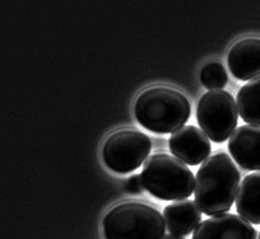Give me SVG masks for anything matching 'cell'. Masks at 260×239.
<instances>
[{
    "instance_id": "obj_1",
    "label": "cell",
    "mask_w": 260,
    "mask_h": 239,
    "mask_svg": "<svg viewBox=\"0 0 260 239\" xmlns=\"http://www.w3.org/2000/svg\"><path fill=\"white\" fill-rule=\"evenodd\" d=\"M240 172L225 152L208 157L194 178V203L206 216L214 217L230 211L237 200Z\"/></svg>"
},
{
    "instance_id": "obj_2",
    "label": "cell",
    "mask_w": 260,
    "mask_h": 239,
    "mask_svg": "<svg viewBox=\"0 0 260 239\" xmlns=\"http://www.w3.org/2000/svg\"><path fill=\"white\" fill-rule=\"evenodd\" d=\"M134 113L138 123L146 130L168 134L181 129L191 115L188 98L170 87L146 89L135 102Z\"/></svg>"
},
{
    "instance_id": "obj_3",
    "label": "cell",
    "mask_w": 260,
    "mask_h": 239,
    "mask_svg": "<svg viewBox=\"0 0 260 239\" xmlns=\"http://www.w3.org/2000/svg\"><path fill=\"white\" fill-rule=\"evenodd\" d=\"M106 239H162L166 219L147 203L128 201L110 209L102 221Z\"/></svg>"
},
{
    "instance_id": "obj_4",
    "label": "cell",
    "mask_w": 260,
    "mask_h": 239,
    "mask_svg": "<svg viewBox=\"0 0 260 239\" xmlns=\"http://www.w3.org/2000/svg\"><path fill=\"white\" fill-rule=\"evenodd\" d=\"M145 190L162 201H181L194 191V176L186 164L168 153H155L144 164Z\"/></svg>"
},
{
    "instance_id": "obj_5",
    "label": "cell",
    "mask_w": 260,
    "mask_h": 239,
    "mask_svg": "<svg viewBox=\"0 0 260 239\" xmlns=\"http://www.w3.org/2000/svg\"><path fill=\"white\" fill-rule=\"evenodd\" d=\"M238 105L231 93L223 89L206 92L199 99L196 118L202 131L216 143L226 141L238 126Z\"/></svg>"
},
{
    "instance_id": "obj_6",
    "label": "cell",
    "mask_w": 260,
    "mask_h": 239,
    "mask_svg": "<svg viewBox=\"0 0 260 239\" xmlns=\"http://www.w3.org/2000/svg\"><path fill=\"white\" fill-rule=\"evenodd\" d=\"M152 150V140L138 130H119L107 138L102 147L106 166L118 174H128L143 165Z\"/></svg>"
},
{
    "instance_id": "obj_7",
    "label": "cell",
    "mask_w": 260,
    "mask_h": 239,
    "mask_svg": "<svg viewBox=\"0 0 260 239\" xmlns=\"http://www.w3.org/2000/svg\"><path fill=\"white\" fill-rule=\"evenodd\" d=\"M169 148L172 155L188 166H197L208 158L212 144L208 137L194 126H184L171 134Z\"/></svg>"
},
{
    "instance_id": "obj_8",
    "label": "cell",
    "mask_w": 260,
    "mask_h": 239,
    "mask_svg": "<svg viewBox=\"0 0 260 239\" xmlns=\"http://www.w3.org/2000/svg\"><path fill=\"white\" fill-rule=\"evenodd\" d=\"M251 223L233 213L214 216L199 223L191 239H256Z\"/></svg>"
},
{
    "instance_id": "obj_9",
    "label": "cell",
    "mask_w": 260,
    "mask_h": 239,
    "mask_svg": "<svg viewBox=\"0 0 260 239\" xmlns=\"http://www.w3.org/2000/svg\"><path fill=\"white\" fill-rule=\"evenodd\" d=\"M228 148L240 167L260 172V127H239L230 137Z\"/></svg>"
},
{
    "instance_id": "obj_10",
    "label": "cell",
    "mask_w": 260,
    "mask_h": 239,
    "mask_svg": "<svg viewBox=\"0 0 260 239\" xmlns=\"http://www.w3.org/2000/svg\"><path fill=\"white\" fill-rule=\"evenodd\" d=\"M229 69L238 81L260 77V38L249 37L237 42L228 54Z\"/></svg>"
},
{
    "instance_id": "obj_11",
    "label": "cell",
    "mask_w": 260,
    "mask_h": 239,
    "mask_svg": "<svg viewBox=\"0 0 260 239\" xmlns=\"http://www.w3.org/2000/svg\"><path fill=\"white\" fill-rule=\"evenodd\" d=\"M163 217L170 233L188 236L202 221V211L191 200H181L169 204L163 210Z\"/></svg>"
},
{
    "instance_id": "obj_12",
    "label": "cell",
    "mask_w": 260,
    "mask_h": 239,
    "mask_svg": "<svg viewBox=\"0 0 260 239\" xmlns=\"http://www.w3.org/2000/svg\"><path fill=\"white\" fill-rule=\"evenodd\" d=\"M237 211L244 220L260 225V172L244 176L239 187Z\"/></svg>"
},
{
    "instance_id": "obj_13",
    "label": "cell",
    "mask_w": 260,
    "mask_h": 239,
    "mask_svg": "<svg viewBox=\"0 0 260 239\" xmlns=\"http://www.w3.org/2000/svg\"><path fill=\"white\" fill-rule=\"evenodd\" d=\"M239 115L249 126L260 127V77L244 85L238 92Z\"/></svg>"
},
{
    "instance_id": "obj_14",
    "label": "cell",
    "mask_w": 260,
    "mask_h": 239,
    "mask_svg": "<svg viewBox=\"0 0 260 239\" xmlns=\"http://www.w3.org/2000/svg\"><path fill=\"white\" fill-rule=\"evenodd\" d=\"M229 81L228 72L218 62H211L205 66L201 71V82L205 87L211 89H222L226 86Z\"/></svg>"
},
{
    "instance_id": "obj_15",
    "label": "cell",
    "mask_w": 260,
    "mask_h": 239,
    "mask_svg": "<svg viewBox=\"0 0 260 239\" xmlns=\"http://www.w3.org/2000/svg\"><path fill=\"white\" fill-rule=\"evenodd\" d=\"M123 186L126 192L132 194V195H138V194H142L145 188L141 175H137V174L128 177L126 181H124Z\"/></svg>"
},
{
    "instance_id": "obj_16",
    "label": "cell",
    "mask_w": 260,
    "mask_h": 239,
    "mask_svg": "<svg viewBox=\"0 0 260 239\" xmlns=\"http://www.w3.org/2000/svg\"><path fill=\"white\" fill-rule=\"evenodd\" d=\"M162 239H186V238L178 235H173V233H168V235H164Z\"/></svg>"
},
{
    "instance_id": "obj_17",
    "label": "cell",
    "mask_w": 260,
    "mask_h": 239,
    "mask_svg": "<svg viewBox=\"0 0 260 239\" xmlns=\"http://www.w3.org/2000/svg\"><path fill=\"white\" fill-rule=\"evenodd\" d=\"M258 239H260V233H259V237H258Z\"/></svg>"
}]
</instances>
